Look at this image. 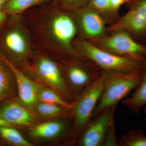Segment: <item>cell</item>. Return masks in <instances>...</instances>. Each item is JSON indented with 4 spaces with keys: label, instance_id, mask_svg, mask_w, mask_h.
<instances>
[{
    "label": "cell",
    "instance_id": "cell-26",
    "mask_svg": "<svg viewBox=\"0 0 146 146\" xmlns=\"http://www.w3.org/2000/svg\"><path fill=\"white\" fill-rule=\"evenodd\" d=\"M11 126L15 127L14 125L10 123H8V122L6 121L0 117V126Z\"/></svg>",
    "mask_w": 146,
    "mask_h": 146
},
{
    "label": "cell",
    "instance_id": "cell-8",
    "mask_svg": "<svg viewBox=\"0 0 146 146\" xmlns=\"http://www.w3.org/2000/svg\"><path fill=\"white\" fill-rule=\"evenodd\" d=\"M117 106L108 108L91 119L79 138V146H105L108 135L115 129L114 114Z\"/></svg>",
    "mask_w": 146,
    "mask_h": 146
},
{
    "label": "cell",
    "instance_id": "cell-25",
    "mask_svg": "<svg viewBox=\"0 0 146 146\" xmlns=\"http://www.w3.org/2000/svg\"><path fill=\"white\" fill-rule=\"evenodd\" d=\"M8 16L4 11L0 9V25L5 21Z\"/></svg>",
    "mask_w": 146,
    "mask_h": 146
},
{
    "label": "cell",
    "instance_id": "cell-9",
    "mask_svg": "<svg viewBox=\"0 0 146 146\" xmlns=\"http://www.w3.org/2000/svg\"><path fill=\"white\" fill-rule=\"evenodd\" d=\"M101 48L108 51L134 58L144 63L146 48L134 41L127 32L119 31L100 42Z\"/></svg>",
    "mask_w": 146,
    "mask_h": 146
},
{
    "label": "cell",
    "instance_id": "cell-27",
    "mask_svg": "<svg viewBox=\"0 0 146 146\" xmlns=\"http://www.w3.org/2000/svg\"><path fill=\"white\" fill-rule=\"evenodd\" d=\"M9 0H0V9H2L4 6L5 5Z\"/></svg>",
    "mask_w": 146,
    "mask_h": 146
},
{
    "label": "cell",
    "instance_id": "cell-24",
    "mask_svg": "<svg viewBox=\"0 0 146 146\" xmlns=\"http://www.w3.org/2000/svg\"><path fill=\"white\" fill-rule=\"evenodd\" d=\"M124 3V0H109L110 12L117 11Z\"/></svg>",
    "mask_w": 146,
    "mask_h": 146
},
{
    "label": "cell",
    "instance_id": "cell-13",
    "mask_svg": "<svg viewBox=\"0 0 146 146\" xmlns=\"http://www.w3.org/2000/svg\"><path fill=\"white\" fill-rule=\"evenodd\" d=\"M72 115L60 117V119L36 123L29 128L32 137L40 141H50L60 138L69 133L72 123Z\"/></svg>",
    "mask_w": 146,
    "mask_h": 146
},
{
    "label": "cell",
    "instance_id": "cell-19",
    "mask_svg": "<svg viewBox=\"0 0 146 146\" xmlns=\"http://www.w3.org/2000/svg\"><path fill=\"white\" fill-rule=\"evenodd\" d=\"M13 127L0 126V140L2 143L14 146H32L22 135L21 132Z\"/></svg>",
    "mask_w": 146,
    "mask_h": 146
},
{
    "label": "cell",
    "instance_id": "cell-2",
    "mask_svg": "<svg viewBox=\"0 0 146 146\" xmlns=\"http://www.w3.org/2000/svg\"><path fill=\"white\" fill-rule=\"evenodd\" d=\"M33 52L31 34L23 14L8 15L0 25V52L25 72Z\"/></svg>",
    "mask_w": 146,
    "mask_h": 146
},
{
    "label": "cell",
    "instance_id": "cell-4",
    "mask_svg": "<svg viewBox=\"0 0 146 146\" xmlns=\"http://www.w3.org/2000/svg\"><path fill=\"white\" fill-rule=\"evenodd\" d=\"M54 90L66 102L72 104L76 98L65 81L60 63L33 50L28 70L24 72Z\"/></svg>",
    "mask_w": 146,
    "mask_h": 146
},
{
    "label": "cell",
    "instance_id": "cell-28",
    "mask_svg": "<svg viewBox=\"0 0 146 146\" xmlns=\"http://www.w3.org/2000/svg\"><path fill=\"white\" fill-rule=\"evenodd\" d=\"M144 63H145V65L146 68V54L145 56V59H144Z\"/></svg>",
    "mask_w": 146,
    "mask_h": 146
},
{
    "label": "cell",
    "instance_id": "cell-5",
    "mask_svg": "<svg viewBox=\"0 0 146 146\" xmlns=\"http://www.w3.org/2000/svg\"><path fill=\"white\" fill-rule=\"evenodd\" d=\"M144 71L132 73L105 71L103 89L92 119L125 98L141 83Z\"/></svg>",
    "mask_w": 146,
    "mask_h": 146
},
{
    "label": "cell",
    "instance_id": "cell-17",
    "mask_svg": "<svg viewBox=\"0 0 146 146\" xmlns=\"http://www.w3.org/2000/svg\"><path fill=\"white\" fill-rule=\"evenodd\" d=\"M33 109L39 119L60 118L71 115V110L46 102H37Z\"/></svg>",
    "mask_w": 146,
    "mask_h": 146
},
{
    "label": "cell",
    "instance_id": "cell-16",
    "mask_svg": "<svg viewBox=\"0 0 146 146\" xmlns=\"http://www.w3.org/2000/svg\"><path fill=\"white\" fill-rule=\"evenodd\" d=\"M135 89L131 96L124 99L122 103L133 114L138 115L142 108L146 106V68L142 81Z\"/></svg>",
    "mask_w": 146,
    "mask_h": 146
},
{
    "label": "cell",
    "instance_id": "cell-10",
    "mask_svg": "<svg viewBox=\"0 0 146 146\" xmlns=\"http://www.w3.org/2000/svg\"><path fill=\"white\" fill-rule=\"evenodd\" d=\"M0 117L17 128H30L38 121L33 110L21 102L17 97L5 101L0 105Z\"/></svg>",
    "mask_w": 146,
    "mask_h": 146
},
{
    "label": "cell",
    "instance_id": "cell-21",
    "mask_svg": "<svg viewBox=\"0 0 146 146\" xmlns=\"http://www.w3.org/2000/svg\"><path fill=\"white\" fill-rule=\"evenodd\" d=\"M118 146H146V135L141 129H131L121 136Z\"/></svg>",
    "mask_w": 146,
    "mask_h": 146
},
{
    "label": "cell",
    "instance_id": "cell-7",
    "mask_svg": "<svg viewBox=\"0 0 146 146\" xmlns=\"http://www.w3.org/2000/svg\"><path fill=\"white\" fill-rule=\"evenodd\" d=\"M84 58L71 57L60 63L65 81L76 98L104 72L92 61L91 64L82 62Z\"/></svg>",
    "mask_w": 146,
    "mask_h": 146
},
{
    "label": "cell",
    "instance_id": "cell-18",
    "mask_svg": "<svg viewBox=\"0 0 146 146\" xmlns=\"http://www.w3.org/2000/svg\"><path fill=\"white\" fill-rule=\"evenodd\" d=\"M54 0H9L2 10L8 15L23 14L29 9L44 4L48 3Z\"/></svg>",
    "mask_w": 146,
    "mask_h": 146
},
{
    "label": "cell",
    "instance_id": "cell-14",
    "mask_svg": "<svg viewBox=\"0 0 146 146\" xmlns=\"http://www.w3.org/2000/svg\"><path fill=\"white\" fill-rule=\"evenodd\" d=\"M0 59L6 63L14 73L17 83L18 99L27 107L33 109L37 102L36 91L38 83L29 78V76L11 63L1 52Z\"/></svg>",
    "mask_w": 146,
    "mask_h": 146
},
{
    "label": "cell",
    "instance_id": "cell-11",
    "mask_svg": "<svg viewBox=\"0 0 146 146\" xmlns=\"http://www.w3.org/2000/svg\"><path fill=\"white\" fill-rule=\"evenodd\" d=\"M77 34L88 39L102 35L105 31V23L101 14L88 6L72 12Z\"/></svg>",
    "mask_w": 146,
    "mask_h": 146
},
{
    "label": "cell",
    "instance_id": "cell-23",
    "mask_svg": "<svg viewBox=\"0 0 146 146\" xmlns=\"http://www.w3.org/2000/svg\"><path fill=\"white\" fill-rule=\"evenodd\" d=\"M109 0H90L87 6L100 14L109 11Z\"/></svg>",
    "mask_w": 146,
    "mask_h": 146
},
{
    "label": "cell",
    "instance_id": "cell-1",
    "mask_svg": "<svg viewBox=\"0 0 146 146\" xmlns=\"http://www.w3.org/2000/svg\"><path fill=\"white\" fill-rule=\"evenodd\" d=\"M44 5L33 7L23 14L30 31L33 50L59 63L65 56L84 58L74 47L77 30L72 12L54 3Z\"/></svg>",
    "mask_w": 146,
    "mask_h": 146
},
{
    "label": "cell",
    "instance_id": "cell-29",
    "mask_svg": "<svg viewBox=\"0 0 146 146\" xmlns=\"http://www.w3.org/2000/svg\"><path fill=\"white\" fill-rule=\"evenodd\" d=\"M144 112H145V114L146 115V106H145V109H144Z\"/></svg>",
    "mask_w": 146,
    "mask_h": 146
},
{
    "label": "cell",
    "instance_id": "cell-20",
    "mask_svg": "<svg viewBox=\"0 0 146 146\" xmlns=\"http://www.w3.org/2000/svg\"><path fill=\"white\" fill-rule=\"evenodd\" d=\"M36 98L37 102L58 105L68 109L71 110L73 107L72 104L65 101L54 90L39 83L36 91Z\"/></svg>",
    "mask_w": 146,
    "mask_h": 146
},
{
    "label": "cell",
    "instance_id": "cell-6",
    "mask_svg": "<svg viewBox=\"0 0 146 146\" xmlns=\"http://www.w3.org/2000/svg\"><path fill=\"white\" fill-rule=\"evenodd\" d=\"M105 77L104 71L101 76L82 91L72 103L71 114L74 133H80L81 135L92 119L102 92Z\"/></svg>",
    "mask_w": 146,
    "mask_h": 146
},
{
    "label": "cell",
    "instance_id": "cell-15",
    "mask_svg": "<svg viewBox=\"0 0 146 146\" xmlns=\"http://www.w3.org/2000/svg\"><path fill=\"white\" fill-rule=\"evenodd\" d=\"M16 94L18 89L14 73L0 59V105L5 101L15 98Z\"/></svg>",
    "mask_w": 146,
    "mask_h": 146
},
{
    "label": "cell",
    "instance_id": "cell-30",
    "mask_svg": "<svg viewBox=\"0 0 146 146\" xmlns=\"http://www.w3.org/2000/svg\"><path fill=\"white\" fill-rule=\"evenodd\" d=\"M131 1V0H124V1L125 2L129 1Z\"/></svg>",
    "mask_w": 146,
    "mask_h": 146
},
{
    "label": "cell",
    "instance_id": "cell-31",
    "mask_svg": "<svg viewBox=\"0 0 146 146\" xmlns=\"http://www.w3.org/2000/svg\"><path fill=\"white\" fill-rule=\"evenodd\" d=\"M2 143L1 141L0 140V146L2 145Z\"/></svg>",
    "mask_w": 146,
    "mask_h": 146
},
{
    "label": "cell",
    "instance_id": "cell-3",
    "mask_svg": "<svg viewBox=\"0 0 146 146\" xmlns=\"http://www.w3.org/2000/svg\"><path fill=\"white\" fill-rule=\"evenodd\" d=\"M74 46L82 57L91 60L104 71L132 73L143 72V62L134 58L113 53L82 39L74 41Z\"/></svg>",
    "mask_w": 146,
    "mask_h": 146
},
{
    "label": "cell",
    "instance_id": "cell-12",
    "mask_svg": "<svg viewBox=\"0 0 146 146\" xmlns=\"http://www.w3.org/2000/svg\"><path fill=\"white\" fill-rule=\"evenodd\" d=\"M114 33L124 31L133 34H140L146 30V0H139L116 23L109 28Z\"/></svg>",
    "mask_w": 146,
    "mask_h": 146
},
{
    "label": "cell",
    "instance_id": "cell-22",
    "mask_svg": "<svg viewBox=\"0 0 146 146\" xmlns=\"http://www.w3.org/2000/svg\"><path fill=\"white\" fill-rule=\"evenodd\" d=\"M90 0H54V4L63 10L73 12L87 5Z\"/></svg>",
    "mask_w": 146,
    "mask_h": 146
}]
</instances>
